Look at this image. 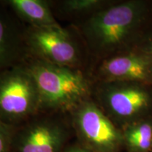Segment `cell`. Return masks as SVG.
<instances>
[{"instance_id":"cell-1","label":"cell","mask_w":152,"mask_h":152,"mask_svg":"<svg viewBox=\"0 0 152 152\" xmlns=\"http://www.w3.org/2000/svg\"><path fill=\"white\" fill-rule=\"evenodd\" d=\"M152 26V0H113L78 24L93 64L137 47Z\"/></svg>"},{"instance_id":"cell-2","label":"cell","mask_w":152,"mask_h":152,"mask_svg":"<svg viewBox=\"0 0 152 152\" xmlns=\"http://www.w3.org/2000/svg\"><path fill=\"white\" fill-rule=\"evenodd\" d=\"M24 66L35 80L42 111L71 112L92 97L94 83L82 69L55 65L35 57Z\"/></svg>"},{"instance_id":"cell-3","label":"cell","mask_w":152,"mask_h":152,"mask_svg":"<svg viewBox=\"0 0 152 152\" xmlns=\"http://www.w3.org/2000/svg\"><path fill=\"white\" fill-rule=\"evenodd\" d=\"M92 99L118 128L152 117V85L138 81L96 82Z\"/></svg>"},{"instance_id":"cell-4","label":"cell","mask_w":152,"mask_h":152,"mask_svg":"<svg viewBox=\"0 0 152 152\" xmlns=\"http://www.w3.org/2000/svg\"><path fill=\"white\" fill-rule=\"evenodd\" d=\"M42 111L35 80L23 66L0 74V121L15 127Z\"/></svg>"},{"instance_id":"cell-5","label":"cell","mask_w":152,"mask_h":152,"mask_svg":"<svg viewBox=\"0 0 152 152\" xmlns=\"http://www.w3.org/2000/svg\"><path fill=\"white\" fill-rule=\"evenodd\" d=\"M70 113L72 125L82 145L94 152H125L122 130L92 97Z\"/></svg>"},{"instance_id":"cell-6","label":"cell","mask_w":152,"mask_h":152,"mask_svg":"<svg viewBox=\"0 0 152 152\" xmlns=\"http://www.w3.org/2000/svg\"><path fill=\"white\" fill-rule=\"evenodd\" d=\"M26 47L35 58L61 66L80 69L83 53L67 30L29 26L24 31Z\"/></svg>"},{"instance_id":"cell-7","label":"cell","mask_w":152,"mask_h":152,"mask_svg":"<svg viewBox=\"0 0 152 152\" xmlns=\"http://www.w3.org/2000/svg\"><path fill=\"white\" fill-rule=\"evenodd\" d=\"M37 115L15 131L11 152H61L67 146L70 131L66 123L53 115Z\"/></svg>"},{"instance_id":"cell-8","label":"cell","mask_w":152,"mask_h":152,"mask_svg":"<svg viewBox=\"0 0 152 152\" xmlns=\"http://www.w3.org/2000/svg\"><path fill=\"white\" fill-rule=\"evenodd\" d=\"M88 73L93 83L138 81L152 85L149 59L139 46L95 63Z\"/></svg>"},{"instance_id":"cell-9","label":"cell","mask_w":152,"mask_h":152,"mask_svg":"<svg viewBox=\"0 0 152 152\" xmlns=\"http://www.w3.org/2000/svg\"><path fill=\"white\" fill-rule=\"evenodd\" d=\"M4 1H0V74L18 65L25 44L24 33L10 14Z\"/></svg>"},{"instance_id":"cell-10","label":"cell","mask_w":152,"mask_h":152,"mask_svg":"<svg viewBox=\"0 0 152 152\" xmlns=\"http://www.w3.org/2000/svg\"><path fill=\"white\" fill-rule=\"evenodd\" d=\"M14 14L31 27L60 28L49 1L45 0H7L4 1Z\"/></svg>"},{"instance_id":"cell-11","label":"cell","mask_w":152,"mask_h":152,"mask_svg":"<svg viewBox=\"0 0 152 152\" xmlns=\"http://www.w3.org/2000/svg\"><path fill=\"white\" fill-rule=\"evenodd\" d=\"M121 130L125 152H151L152 117L131 123Z\"/></svg>"},{"instance_id":"cell-12","label":"cell","mask_w":152,"mask_h":152,"mask_svg":"<svg viewBox=\"0 0 152 152\" xmlns=\"http://www.w3.org/2000/svg\"><path fill=\"white\" fill-rule=\"evenodd\" d=\"M113 0H64L58 1V9L64 15L78 17L81 21L113 2Z\"/></svg>"},{"instance_id":"cell-13","label":"cell","mask_w":152,"mask_h":152,"mask_svg":"<svg viewBox=\"0 0 152 152\" xmlns=\"http://www.w3.org/2000/svg\"><path fill=\"white\" fill-rule=\"evenodd\" d=\"M15 131V127L0 121V152H11Z\"/></svg>"},{"instance_id":"cell-14","label":"cell","mask_w":152,"mask_h":152,"mask_svg":"<svg viewBox=\"0 0 152 152\" xmlns=\"http://www.w3.org/2000/svg\"><path fill=\"white\" fill-rule=\"evenodd\" d=\"M138 46L145 53L149 59L152 72V26L144 35Z\"/></svg>"},{"instance_id":"cell-15","label":"cell","mask_w":152,"mask_h":152,"mask_svg":"<svg viewBox=\"0 0 152 152\" xmlns=\"http://www.w3.org/2000/svg\"><path fill=\"white\" fill-rule=\"evenodd\" d=\"M61 152H94L87 149L81 144L76 143L71 145H67Z\"/></svg>"},{"instance_id":"cell-16","label":"cell","mask_w":152,"mask_h":152,"mask_svg":"<svg viewBox=\"0 0 152 152\" xmlns=\"http://www.w3.org/2000/svg\"><path fill=\"white\" fill-rule=\"evenodd\" d=\"M151 152H152V144H151Z\"/></svg>"}]
</instances>
